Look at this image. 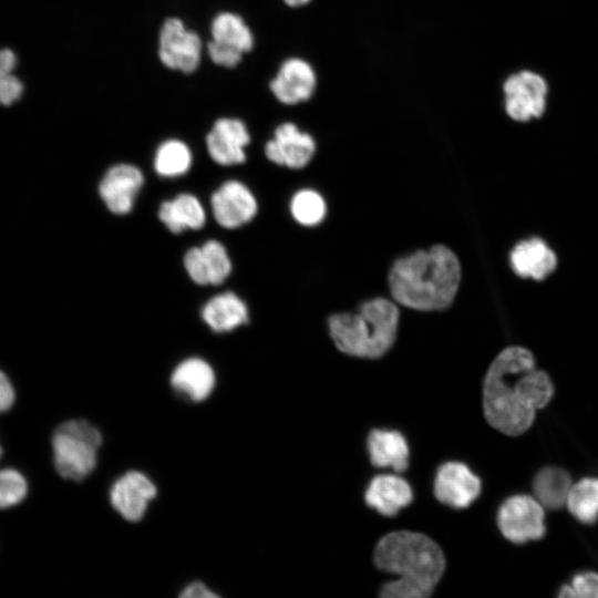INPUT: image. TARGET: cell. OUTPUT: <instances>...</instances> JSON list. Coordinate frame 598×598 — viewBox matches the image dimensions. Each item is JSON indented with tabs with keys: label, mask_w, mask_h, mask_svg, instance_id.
<instances>
[{
	"label": "cell",
	"mask_w": 598,
	"mask_h": 598,
	"mask_svg": "<svg viewBox=\"0 0 598 598\" xmlns=\"http://www.w3.org/2000/svg\"><path fill=\"white\" fill-rule=\"evenodd\" d=\"M554 395L549 375L536 368L533 353L513 346L502 350L491 363L483 382L486 421L507 435H519L534 423L536 411Z\"/></svg>",
	"instance_id": "cell-1"
},
{
	"label": "cell",
	"mask_w": 598,
	"mask_h": 598,
	"mask_svg": "<svg viewBox=\"0 0 598 598\" xmlns=\"http://www.w3.org/2000/svg\"><path fill=\"white\" fill-rule=\"evenodd\" d=\"M461 264L444 245H434L398 259L388 276L395 301L421 311L442 310L454 300L461 282Z\"/></svg>",
	"instance_id": "cell-2"
},
{
	"label": "cell",
	"mask_w": 598,
	"mask_h": 598,
	"mask_svg": "<svg viewBox=\"0 0 598 598\" xmlns=\"http://www.w3.org/2000/svg\"><path fill=\"white\" fill-rule=\"evenodd\" d=\"M400 312L396 305L374 298L361 305L357 313L329 317V333L337 349L348 355L377 359L393 346Z\"/></svg>",
	"instance_id": "cell-3"
},
{
	"label": "cell",
	"mask_w": 598,
	"mask_h": 598,
	"mask_svg": "<svg viewBox=\"0 0 598 598\" xmlns=\"http://www.w3.org/2000/svg\"><path fill=\"white\" fill-rule=\"evenodd\" d=\"M375 566L396 580L433 592L445 569L440 546L424 534L398 530L383 536L373 555Z\"/></svg>",
	"instance_id": "cell-4"
},
{
	"label": "cell",
	"mask_w": 598,
	"mask_h": 598,
	"mask_svg": "<svg viewBox=\"0 0 598 598\" xmlns=\"http://www.w3.org/2000/svg\"><path fill=\"white\" fill-rule=\"evenodd\" d=\"M51 442L54 466L63 478L80 482L94 471L102 434L93 424L65 421L55 429Z\"/></svg>",
	"instance_id": "cell-5"
},
{
	"label": "cell",
	"mask_w": 598,
	"mask_h": 598,
	"mask_svg": "<svg viewBox=\"0 0 598 598\" xmlns=\"http://www.w3.org/2000/svg\"><path fill=\"white\" fill-rule=\"evenodd\" d=\"M209 35L206 42L209 62L227 70L238 68L256 44L254 31L245 18L229 10L218 12L210 20Z\"/></svg>",
	"instance_id": "cell-6"
},
{
	"label": "cell",
	"mask_w": 598,
	"mask_h": 598,
	"mask_svg": "<svg viewBox=\"0 0 598 598\" xmlns=\"http://www.w3.org/2000/svg\"><path fill=\"white\" fill-rule=\"evenodd\" d=\"M156 53L165 69L192 75L202 63V38L197 31L187 28L179 17H167L158 30Z\"/></svg>",
	"instance_id": "cell-7"
},
{
	"label": "cell",
	"mask_w": 598,
	"mask_h": 598,
	"mask_svg": "<svg viewBox=\"0 0 598 598\" xmlns=\"http://www.w3.org/2000/svg\"><path fill=\"white\" fill-rule=\"evenodd\" d=\"M496 525L502 536L516 546L542 540L547 532L543 505L535 497L522 494L501 504Z\"/></svg>",
	"instance_id": "cell-8"
},
{
	"label": "cell",
	"mask_w": 598,
	"mask_h": 598,
	"mask_svg": "<svg viewBox=\"0 0 598 598\" xmlns=\"http://www.w3.org/2000/svg\"><path fill=\"white\" fill-rule=\"evenodd\" d=\"M507 115L517 122H526L543 115L546 109L548 85L544 76L522 70L512 73L503 83Z\"/></svg>",
	"instance_id": "cell-9"
},
{
	"label": "cell",
	"mask_w": 598,
	"mask_h": 598,
	"mask_svg": "<svg viewBox=\"0 0 598 598\" xmlns=\"http://www.w3.org/2000/svg\"><path fill=\"white\" fill-rule=\"evenodd\" d=\"M317 82L316 70L307 60L290 56L279 64L269 89L281 104L296 105L312 97Z\"/></svg>",
	"instance_id": "cell-10"
},
{
	"label": "cell",
	"mask_w": 598,
	"mask_h": 598,
	"mask_svg": "<svg viewBox=\"0 0 598 598\" xmlns=\"http://www.w3.org/2000/svg\"><path fill=\"white\" fill-rule=\"evenodd\" d=\"M433 489L442 504L465 508L480 496L482 483L464 463L446 462L436 472Z\"/></svg>",
	"instance_id": "cell-11"
},
{
	"label": "cell",
	"mask_w": 598,
	"mask_h": 598,
	"mask_svg": "<svg viewBox=\"0 0 598 598\" xmlns=\"http://www.w3.org/2000/svg\"><path fill=\"white\" fill-rule=\"evenodd\" d=\"M215 220L224 228L234 229L250 221L258 210L250 189L238 181H227L210 197Z\"/></svg>",
	"instance_id": "cell-12"
},
{
	"label": "cell",
	"mask_w": 598,
	"mask_h": 598,
	"mask_svg": "<svg viewBox=\"0 0 598 598\" xmlns=\"http://www.w3.org/2000/svg\"><path fill=\"white\" fill-rule=\"evenodd\" d=\"M250 142L245 123L235 117L218 118L206 135V146L212 159L224 166L246 161L245 147Z\"/></svg>",
	"instance_id": "cell-13"
},
{
	"label": "cell",
	"mask_w": 598,
	"mask_h": 598,
	"mask_svg": "<svg viewBox=\"0 0 598 598\" xmlns=\"http://www.w3.org/2000/svg\"><path fill=\"white\" fill-rule=\"evenodd\" d=\"M316 151L315 140L301 132L293 123L286 122L276 127L274 138L265 145L266 157L280 166L302 168Z\"/></svg>",
	"instance_id": "cell-14"
},
{
	"label": "cell",
	"mask_w": 598,
	"mask_h": 598,
	"mask_svg": "<svg viewBox=\"0 0 598 598\" xmlns=\"http://www.w3.org/2000/svg\"><path fill=\"white\" fill-rule=\"evenodd\" d=\"M144 184L141 169L131 164H116L104 174L99 193L107 209L125 215L133 208L136 195Z\"/></svg>",
	"instance_id": "cell-15"
},
{
	"label": "cell",
	"mask_w": 598,
	"mask_h": 598,
	"mask_svg": "<svg viewBox=\"0 0 598 598\" xmlns=\"http://www.w3.org/2000/svg\"><path fill=\"white\" fill-rule=\"evenodd\" d=\"M155 496L156 486L138 471L125 473L112 485L110 492L112 506L128 522L141 520L150 501Z\"/></svg>",
	"instance_id": "cell-16"
},
{
	"label": "cell",
	"mask_w": 598,
	"mask_h": 598,
	"mask_svg": "<svg viewBox=\"0 0 598 598\" xmlns=\"http://www.w3.org/2000/svg\"><path fill=\"white\" fill-rule=\"evenodd\" d=\"M368 506L383 516H394L410 505L413 493L410 484L392 474L374 476L364 494Z\"/></svg>",
	"instance_id": "cell-17"
},
{
	"label": "cell",
	"mask_w": 598,
	"mask_h": 598,
	"mask_svg": "<svg viewBox=\"0 0 598 598\" xmlns=\"http://www.w3.org/2000/svg\"><path fill=\"white\" fill-rule=\"evenodd\" d=\"M513 270L520 277L542 280L554 271L557 258L539 238L518 243L511 252Z\"/></svg>",
	"instance_id": "cell-18"
},
{
	"label": "cell",
	"mask_w": 598,
	"mask_h": 598,
	"mask_svg": "<svg viewBox=\"0 0 598 598\" xmlns=\"http://www.w3.org/2000/svg\"><path fill=\"white\" fill-rule=\"evenodd\" d=\"M171 383L184 398L200 402L212 393L215 386V373L206 361L189 358L175 368Z\"/></svg>",
	"instance_id": "cell-19"
},
{
	"label": "cell",
	"mask_w": 598,
	"mask_h": 598,
	"mask_svg": "<svg viewBox=\"0 0 598 598\" xmlns=\"http://www.w3.org/2000/svg\"><path fill=\"white\" fill-rule=\"evenodd\" d=\"M368 452L375 467H391L402 472L409 465V446L398 431L374 429L368 435Z\"/></svg>",
	"instance_id": "cell-20"
},
{
	"label": "cell",
	"mask_w": 598,
	"mask_h": 598,
	"mask_svg": "<svg viewBox=\"0 0 598 598\" xmlns=\"http://www.w3.org/2000/svg\"><path fill=\"white\" fill-rule=\"evenodd\" d=\"M202 318L215 332H227L248 322V309L234 292L210 298L202 309Z\"/></svg>",
	"instance_id": "cell-21"
},
{
	"label": "cell",
	"mask_w": 598,
	"mask_h": 598,
	"mask_svg": "<svg viewBox=\"0 0 598 598\" xmlns=\"http://www.w3.org/2000/svg\"><path fill=\"white\" fill-rule=\"evenodd\" d=\"M158 217L173 234H179L187 228L197 230L206 223L205 209L199 199L187 193L162 203Z\"/></svg>",
	"instance_id": "cell-22"
},
{
	"label": "cell",
	"mask_w": 598,
	"mask_h": 598,
	"mask_svg": "<svg viewBox=\"0 0 598 598\" xmlns=\"http://www.w3.org/2000/svg\"><path fill=\"white\" fill-rule=\"evenodd\" d=\"M571 485V478L565 470L546 466L536 473L533 491L544 508L554 511L566 506Z\"/></svg>",
	"instance_id": "cell-23"
},
{
	"label": "cell",
	"mask_w": 598,
	"mask_h": 598,
	"mask_svg": "<svg viewBox=\"0 0 598 598\" xmlns=\"http://www.w3.org/2000/svg\"><path fill=\"white\" fill-rule=\"evenodd\" d=\"M566 507L577 522L595 524L598 520V478L585 477L573 484Z\"/></svg>",
	"instance_id": "cell-24"
},
{
	"label": "cell",
	"mask_w": 598,
	"mask_h": 598,
	"mask_svg": "<svg viewBox=\"0 0 598 598\" xmlns=\"http://www.w3.org/2000/svg\"><path fill=\"white\" fill-rule=\"evenodd\" d=\"M192 166V152L179 140L163 142L155 154L154 168L163 177H176L186 174Z\"/></svg>",
	"instance_id": "cell-25"
},
{
	"label": "cell",
	"mask_w": 598,
	"mask_h": 598,
	"mask_svg": "<svg viewBox=\"0 0 598 598\" xmlns=\"http://www.w3.org/2000/svg\"><path fill=\"white\" fill-rule=\"evenodd\" d=\"M290 212L299 224L313 226L324 218L326 203L319 193L312 189H302L293 195Z\"/></svg>",
	"instance_id": "cell-26"
},
{
	"label": "cell",
	"mask_w": 598,
	"mask_h": 598,
	"mask_svg": "<svg viewBox=\"0 0 598 598\" xmlns=\"http://www.w3.org/2000/svg\"><path fill=\"white\" fill-rule=\"evenodd\" d=\"M209 285H220L231 272V261L225 246L215 240H207L202 247Z\"/></svg>",
	"instance_id": "cell-27"
},
{
	"label": "cell",
	"mask_w": 598,
	"mask_h": 598,
	"mask_svg": "<svg viewBox=\"0 0 598 598\" xmlns=\"http://www.w3.org/2000/svg\"><path fill=\"white\" fill-rule=\"evenodd\" d=\"M28 494L25 477L14 468L0 470V509L20 504Z\"/></svg>",
	"instance_id": "cell-28"
},
{
	"label": "cell",
	"mask_w": 598,
	"mask_h": 598,
	"mask_svg": "<svg viewBox=\"0 0 598 598\" xmlns=\"http://www.w3.org/2000/svg\"><path fill=\"white\" fill-rule=\"evenodd\" d=\"M580 598H598V569L576 570L568 579Z\"/></svg>",
	"instance_id": "cell-29"
},
{
	"label": "cell",
	"mask_w": 598,
	"mask_h": 598,
	"mask_svg": "<svg viewBox=\"0 0 598 598\" xmlns=\"http://www.w3.org/2000/svg\"><path fill=\"white\" fill-rule=\"evenodd\" d=\"M184 267L190 279L200 286L209 285L206 264L200 247L188 249L184 256Z\"/></svg>",
	"instance_id": "cell-30"
},
{
	"label": "cell",
	"mask_w": 598,
	"mask_h": 598,
	"mask_svg": "<svg viewBox=\"0 0 598 598\" xmlns=\"http://www.w3.org/2000/svg\"><path fill=\"white\" fill-rule=\"evenodd\" d=\"M23 84L13 73H0V105L9 106L20 100Z\"/></svg>",
	"instance_id": "cell-31"
},
{
	"label": "cell",
	"mask_w": 598,
	"mask_h": 598,
	"mask_svg": "<svg viewBox=\"0 0 598 598\" xmlns=\"http://www.w3.org/2000/svg\"><path fill=\"white\" fill-rule=\"evenodd\" d=\"M14 400V388L7 374L0 370V413L10 410Z\"/></svg>",
	"instance_id": "cell-32"
},
{
	"label": "cell",
	"mask_w": 598,
	"mask_h": 598,
	"mask_svg": "<svg viewBox=\"0 0 598 598\" xmlns=\"http://www.w3.org/2000/svg\"><path fill=\"white\" fill-rule=\"evenodd\" d=\"M178 598H220L204 584L196 581L183 588Z\"/></svg>",
	"instance_id": "cell-33"
},
{
	"label": "cell",
	"mask_w": 598,
	"mask_h": 598,
	"mask_svg": "<svg viewBox=\"0 0 598 598\" xmlns=\"http://www.w3.org/2000/svg\"><path fill=\"white\" fill-rule=\"evenodd\" d=\"M18 63L16 53L8 49H0V73L9 74L13 73Z\"/></svg>",
	"instance_id": "cell-34"
},
{
	"label": "cell",
	"mask_w": 598,
	"mask_h": 598,
	"mask_svg": "<svg viewBox=\"0 0 598 598\" xmlns=\"http://www.w3.org/2000/svg\"><path fill=\"white\" fill-rule=\"evenodd\" d=\"M554 598H580V596L567 580L559 585Z\"/></svg>",
	"instance_id": "cell-35"
},
{
	"label": "cell",
	"mask_w": 598,
	"mask_h": 598,
	"mask_svg": "<svg viewBox=\"0 0 598 598\" xmlns=\"http://www.w3.org/2000/svg\"><path fill=\"white\" fill-rule=\"evenodd\" d=\"M282 3L291 9H298L310 4L313 0H281Z\"/></svg>",
	"instance_id": "cell-36"
},
{
	"label": "cell",
	"mask_w": 598,
	"mask_h": 598,
	"mask_svg": "<svg viewBox=\"0 0 598 598\" xmlns=\"http://www.w3.org/2000/svg\"><path fill=\"white\" fill-rule=\"evenodd\" d=\"M1 455H2V447L0 446V457H1Z\"/></svg>",
	"instance_id": "cell-37"
}]
</instances>
